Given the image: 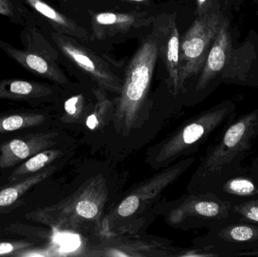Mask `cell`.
Masks as SVG:
<instances>
[{
    "mask_svg": "<svg viewBox=\"0 0 258 257\" xmlns=\"http://www.w3.org/2000/svg\"><path fill=\"white\" fill-rule=\"evenodd\" d=\"M257 139L258 109L236 117L221 130L218 141L206 153L197 172L202 185L209 188L206 192L212 193L244 168L242 163Z\"/></svg>",
    "mask_w": 258,
    "mask_h": 257,
    "instance_id": "1",
    "label": "cell"
},
{
    "mask_svg": "<svg viewBox=\"0 0 258 257\" xmlns=\"http://www.w3.org/2000/svg\"><path fill=\"white\" fill-rule=\"evenodd\" d=\"M158 56V41L155 38H149L128 65L112 116L116 132L119 134L128 135L135 128L148 95Z\"/></svg>",
    "mask_w": 258,
    "mask_h": 257,
    "instance_id": "2",
    "label": "cell"
},
{
    "mask_svg": "<svg viewBox=\"0 0 258 257\" xmlns=\"http://www.w3.org/2000/svg\"><path fill=\"white\" fill-rule=\"evenodd\" d=\"M236 117V104L231 101L221 102L200 113L162 143L155 161L168 164L192 146L203 143L211 134L224 128Z\"/></svg>",
    "mask_w": 258,
    "mask_h": 257,
    "instance_id": "3",
    "label": "cell"
},
{
    "mask_svg": "<svg viewBox=\"0 0 258 257\" xmlns=\"http://www.w3.org/2000/svg\"><path fill=\"white\" fill-rule=\"evenodd\" d=\"M227 16L221 6L197 15L180 40V91L191 78L199 76L211 47Z\"/></svg>",
    "mask_w": 258,
    "mask_h": 257,
    "instance_id": "4",
    "label": "cell"
},
{
    "mask_svg": "<svg viewBox=\"0 0 258 257\" xmlns=\"http://www.w3.org/2000/svg\"><path fill=\"white\" fill-rule=\"evenodd\" d=\"M107 198L105 179L98 176L89 180L57 209L59 224L78 232L102 229L101 217Z\"/></svg>",
    "mask_w": 258,
    "mask_h": 257,
    "instance_id": "5",
    "label": "cell"
},
{
    "mask_svg": "<svg viewBox=\"0 0 258 257\" xmlns=\"http://www.w3.org/2000/svg\"><path fill=\"white\" fill-rule=\"evenodd\" d=\"M50 36L57 51L86 72L98 87L118 95L120 93L122 80L112 71L105 60L92 50L80 45L74 37L54 31L51 32Z\"/></svg>",
    "mask_w": 258,
    "mask_h": 257,
    "instance_id": "6",
    "label": "cell"
},
{
    "mask_svg": "<svg viewBox=\"0 0 258 257\" xmlns=\"http://www.w3.org/2000/svg\"><path fill=\"white\" fill-rule=\"evenodd\" d=\"M220 224L208 250H218L220 256H258V223L229 220Z\"/></svg>",
    "mask_w": 258,
    "mask_h": 257,
    "instance_id": "7",
    "label": "cell"
},
{
    "mask_svg": "<svg viewBox=\"0 0 258 257\" xmlns=\"http://www.w3.org/2000/svg\"><path fill=\"white\" fill-rule=\"evenodd\" d=\"M194 158L183 160L175 165L147 180L137 187L116 208L114 217L126 218L136 214L144 205L157 197L167 187L174 183L194 162Z\"/></svg>",
    "mask_w": 258,
    "mask_h": 257,
    "instance_id": "8",
    "label": "cell"
},
{
    "mask_svg": "<svg viewBox=\"0 0 258 257\" xmlns=\"http://www.w3.org/2000/svg\"><path fill=\"white\" fill-rule=\"evenodd\" d=\"M189 217L206 219L219 223L234 220L233 205L215 193H201L185 200L169 216L172 223H180Z\"/></svg>",
    "mask_w": 258,
    "mask_h": 257,
    "instance_id": "9",
    "label": "cell"
},
{
    "mask_svg": "<svg viewBox=\"0 0 258 257\" xmlns=\"http://www.w3.org/2000/svg\"><path fill=\"white\" fill-rule=\"evenodd\" d=\"M233 57L230 21L229 17L224 18L216 38L211 47L204 66L199 75L196 84V92H203L208 86L223 75Z\"/></svg>",
    "mask_w": 258,
    "mask_h": 257,
    "instance_id": "10",
    "label": "cell"
},
{
    "mask_svg": "<svg viewBox=\"0 0 258 257\" xmlns=\"http://www.w3.org/2000/svg\"><path fill=\"white\" fill-rule=\"evenodd\" d=\"M102 241L92 246L86 256H169L172 247L153 240L127 239L104 235Z\"/></svg>",
    "mask_w": 258,
    "mask_h": 257,
    "instance_id": "11",
    "label": "cell"
},
{
    "mask_svg": "<svg viewBox=\"0 0 258 257\" xmlns=\"http://www.w3.org/2000/svg\"><path fill=\"white\" fill-rule=\"evenodd\" d=\"M0 49L21 67L30 73L39 75L57 84L63 85L69 81L57 65V62L36 53L16 48L0 39Z\"/></svg>",
    "mask_w": 258,
    "mask_h": 257,
    "instance_id": "12",
    "label": "cell"
},
{
    "mask_svg": "<svg viewBox=\"0 0 258 257\" xmlns=\"http://www.w3.org/2000/svg\"><path fill=\"white\" fill-rule=\"evenodd\" d=\"M151 17L147 12H100L91 15L92 36L94 39L103 40L118 33H126L132 29L147 25Z\"/></svg>",
    "mask_w": 258,
    "mask_h": 257,
    "instance_id": "13",
    "label": "cell"
},
{
    "mask_svg": "<svg viewBox=\"0 0 258 257\" xmlns=\"http://www.w3.org/2000/svg\"><path fill=\"white\" fill-rule=\"evenodd\" d=\"M212 193L233 205L258 199L257 169L252 166L242 169L221 183Z\"/></svg>",
    "mask_w": 258,
    "mask_h": 257,
    "instance_id": "14",
    "label": "cell"
},
{
    "mask_svg": "<svg viewBox=\"0 0 258 257\" xmlns=\"http://www.w3.org/2000/svg\"><path fill=\"white\" fill-rule=\"evenodd\" d=\"M163 40L159 47L168 73V84L171 92L177 95L180 91V38L178 28L174 18L168 20L163 29Z\"/></svg>",
    "mask_w": 258,
    "mask_h": 257,
    "instance_id": "15",
    "label": "cell"
},
{
    "mask_svg": "<svg viewBox=\"0 0 258 257\" xmlns=\"http://www.w3.org/2000/svg\"><path fill=\"white\" fill-rule=\"evenodd\" d=\"M34 14L36 19L41 18L53 29V31L71 37L87 40L89 33L75 21L50 6L44 0H21ZM38 21V20H37Z\"/></svg>",
    "mask_w": 258,
    "mask_h": 257,
    "instance_id": "16",
    "label": "cell"
},
{
    "mask_svg": "<svg viewBox=\"0 0 258 257\" xmlns=\"http://www.w3.org/2000/svg\"><path fill=\"white\" fill-rule=\"evenodd\" d=\"M51 86L19 78L0 81V98L36 100L48 98L54 94Z\"/></svg>",
    "mask_w": 258,
    "mask_h": 257,
    "instance_id": "17",
    "label": "cell"
},
{
    "mask_svg": "<svg viewBox=\"0 0 258 257\" xmlns=\"http://www.w3.org/2000/svg\"><path fill=\"white\" fill-rule=\"evenodd\" d=\"M20 39L24 49L45 56L54 61H58V51L42 34L40 29L38 27V24L22 27L20 32Z\"/></svg>",
    "mask_w": 258,
    "mask_h": 257,
    "instance_id": "18",
    "label": "cell"
},
{
    "mask_svg": "<svg viewBox=\"0 0 258 257\" xmlns=\"http://www.w3.org/2000/svg\"><path fill=\"white\" fill-rule=\"evenodd\" d=\"M51 135H45L36 139L33 143H27L21 140H13L3 149L1 161L5 166L10 165L15 161H21L31 155L32 152L51 144Z\"/></svg>",
    "mask_w": 258,
    "mask_h": 257,
    "instance_id": "19",
    "label": "cell"
},
{
    "mask_svg": "<svg viewBox=\"0 0 258 257\" xmlns=\"http://www.w3.org/2000/svg\"><path fill=\"white\" fill-rule=\"evenodd\" d=\"M96 103L93 112L86 118V125L92 131L104 127L114 110V103L110 101L102 88L94 89Z\"/></svg>",
    "mask_w": 258,
    "mask_h": 257,
    "instance_id": "20",
    "label": "cell"
},
{
    "mask_svg": "<svg viewBox=\"0 0 258 257\" xmlns=\"http://www.w3.org/2000/svg\"><path fill=\"white\" fill-rule=\"evenodd\" d=\"M0 15L21 27L38 24L34 14L21 0H0Z\"/></svg>",
    "mask_w": 258,
    "mask_h": 257,
    "instance_id": "21",
    "label": "cell"
},
{
    "mask_svg": "<svg viewBox=\"0 0 258 257\" xmlns=\"http://www.w3.org/2000/svg\"><path fill=\"white\" fill-rule=\"evenodd\" d=\"M44 116L41 115H14L0 119V133L21 129L25 127L37 125L43 122Z\"/></svg>",
    "mask_w": 258,
    "mask_h": 257,
    "instance_id": "22",
    "label": "cell"
},
{
    "mask_svg": "<svg viewBox=\"0 0 258 257\" xmlns=\"http://www.w3.org/2000/svg\"><path fill=\"white\" fill-rule=\"evenodd\" d=\"M47 173L48 172H45L42 175L33 177V178H30V180L24 181L22 184H18L16 187H10L0 192V206H8L12 205L18 199L20 195L22 194L32 184L39 182L41 179L45 178Z\"/></svg>",
    "mask_w": 258,
    "mask_h": 257,
    "instance_id": "23",
    "label": "cell"
},
{
    "mask_svg": "<svg viewBox=\"0 0 258 257\" xmlns=\"http://www.w3.org/2000/svg\"><path fill=\"white\" fill-rule=\"evenodd\" d=\"M235 220L258 223V199L233 205Z\"/></svg>",
    "mask_w": 258,
    "mask_h": 257,
    "instance_id": "24",
    "label": "cell"
},
{
    "mask_svg": "<svg viewBox=\"0 0 258 257\" xmlns=\"http://www.w3.org/2000/svg\"><path fill=\"white\" fill-rule=\"evenodd\" d=\"M64 119L68 122H75L83 119L86 109L84 97L76 95L67 100L64 103Z\"/></svg>",
    "mask_w": 258,
    "mask_h": 257,
    "instance_id": "25",
    "label": "cell"
},
{
    "mask_svg": "<svg viewBox=\"0 0 258 257\" xmlns=\"http://www.w3.org/2000/svg\"><path fill=\"white\" fill-rule=\"evenodd\" d=\"M57 151H47L35 155L30 158L19 170V174L27 172H36L45 167L48 163L52 161L58 155Z\"/></svg>",
    "mask_w": 258,
    "mask_h": 257,
    "instance_id": "26",
    "label": "cell"
},
{
    "mask_svg": "<svg viewBox=\"0 0 258 257\" xmlns=\"http://www.w3.org/2000/svg\"><path fill=\"white\" fill-rule=\"evenodd\" d=\"M197 3V15H203L211 9L221 6L218 0H196Z\"/></svg>",
    "mask_w": 258,
    "mask_h": 257,
    "instance_id": "27",
    "label": "cell"
},
{
    "mask_svg": "<svg viewBox=\"0 0 258 257\" xmlns=\"http://www.w3.org/2000/svg\"><path fill=\"white\" fill-rule=\"evenodd\" d=\"M13 250V246L9 243H1L0 244V254L10 253Z\"/></svg>",
    "mask_w": 258,
    "mask_h": 257,
    "instance_id": "28",
    "label": "cell"
},
{
    "mask_svg": "<svg viewBox=\"0 0 258 257\" xmlns=\"http://www.w3.org/2000/svg\"><path fill=\"white\" fill-rule=\"evenodd\" d=\"M123 2H130V3H147L150 0H121Z\"/></svg>",
    "mask_w": 258,
    "mask_h": 257,
    "instance_id": "29",
    "label": "cell"
},
{
    "mask_svg": "<svg viewBox=\"0 0 258 257\" xmlns=\"http://www.w3.org/2000/svg\"><path fill=\"white\" fill-rule=\"evenodd\" d=\"M252 167L254 168L257 169L258 170V156L255 160H254V163L252 164Z\"/></svg>",
    "mask_w": 258,
    "mask_h": 257,
    "instance_id": "30",
    "label": "cell"
},
{
    "mask_svg": "<svg viewBox=\"0 0 258 257\" xmlns=\"http://www.w3.org/2000/svg\"><path fill=\"white\" fill-rule=\"evenodd\" d=\"M256 3H257V6H258V0H255Z\"/></svg>",
    "mask_w": 258,
    "mask_h": 257,
    "instance_id": "31",
    "label": "cell"
},
{
    "mask_svg": "<svg viewBox=\"0 0 258 257\" xmlns=\"http://www.w3.org/2000/svg\"><path fill=\"white\" fill-rule=\"evenodd\" d=\"M62 1L66 2V1H68V0H62Z\"/></svg>",
    "mask_w": 258,
    "mask_h": 257,
    "instance_id": "32",
    "label": "cell"
}]
</instances>
